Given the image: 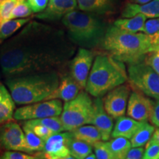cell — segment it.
Returning a JSON list of instances; mask_svg holds the SVG:
<instances>
[{
  "instance_id": "obj_15",
  "label": "cell",
  "mask_w": 159,
  "mask_h": 159,
  "mask_svg": "<svg viewBox=\"0 0 159 159\" xmlns=\"http://www.w3.org/2000/svg\"><path fill=\"white\" fill-rule=\"evenodd\" d=\"M152 101L138 92L130 94L128 102V116L139 122H147L150 114Z\"/></svg>"
},
{
  "instance_id": "obj_34",
  "label": "cell",
  "mask_w": 159,
  "mask_h": 159,
  "mask_svg": "<svg viewBox=\"0 0 159 159\" xmlns=\"http://www.w3.org/2000/svg\"><path fill=\"white\" fill-rule=\"evenodd\" d=\"M142 158L159 159V143L150 139L147 144Z\"/></svg>"
},
{
  "instance_id": "obj_14",
  "label": "cell",
  "mask_w": 159,
  "mask_h": 159,
  "mask_svg": "<svg viewBox=\"0 0 159 159\" xmlns=\"http://www.w3.org/2000/svg\"><path fill=\"white\" fill-rule=\"evenodd\" d=\"M77 6V0H49L46 8L35 16L44 21H57L69 12L75 11Z\"/></svg>"
},
{
  "instance_id": "obj_33",
  "label": "cell",
  "mask_w": 159,
  "mask_h": 159,
  "mask_svg": "<svg viewBox=\"0 0 159 159\" xmlns=\"http://www.w3.org/2000/svg\"><path fill=\"white\" fill-rule=\"evenodd\" d=\"M18 0H2L0 1V24L10 19V16Z\"/></svg>"
},
{
  "instance_id": "obj_36",
  "label": "cell",
  "mask_w": 159,
  "mask_h": 159,
  "mask_svg": "<svg viewBox=\"0 0 159 159\" xmlns=\"http://www.w3.org/2000/svg\"><path fill=\"white\" fill-rule=\"evenodd\" d=\"M1 159H34L36 158L35 156L25 153L21 151L7 150L4 152L2 154L0 155Z\"/></svg>"
},
{
  "instance_id": "obj_24",
  "label": "cell",
  "mask_w": 159,
  "mask_h": 159,
  "mask_svg": "<svg viewBox=\"0 0 159 159\" xmlns=\"http://www.w3.org/2000/svg\"><path fill=\"white\" fill-rule=\"evenodd\" d=\"M107 143L115 159L125 158L128 151L132 148L130 141L125 137H114Z\"/></svg>"
},
{
  "instance_id": "obj_10",
  "label": "cell",
  "mask_w": 159,
  "mask_h": 159,
  "mask_svg": "<svg viewBox=\"0 0 159 159\" xmlns=\"http://www.w3.org/2000/svg\"><path fill=\"white\" fill-rule=\"evenodd\" d=\"M94 54L88 49L80 47L70 63L71 76L81 89L85 88L87 79L93 65Z\"/></svg>"
},
{
  "instance_id": "obj_41",
  "label": "cell",
  "mask_w": 159,
  "mask_h": 159,
  "mask_svg": "<svg viewBox=\"0 0 159 159\" xmlns=\"http://www.w3.org/2000/svg\"><path fill=\"white\" fill-rule=\"evenodd\" d=\"M131 2L133 3H136V4H145L150 2L152 0H130Z\"/></svg>"
},
{
  "instance_id": "obj_3",
  "label": "cell",
  "mask_w": 159,
  "mask_h": 159,
  "mask_svg": "<svg viewBox=\"0 0 159 159\" xmlns=\"http://www.w3.org/2000/svg\"><path fill=\"white\" fill-rule=\"evenodd\" d=\"M6 85L16 104L28 105L45 100L58 86L57 71L35 73L6 78Z\"/></svg>"
},
{
  "instance_id": "obj_20",
  "label": "cell",
  "mask_w": 159,
  "mask_h": 159,
  "mask_svg": "<svg viewBox=\"0 0 159 159\" xmlns=\"http://www.w3.org/2000/svg\"><path fill=\"white\" fill-rule=\"evenodd\" d=\"M71 132L72 133L74 138L89 143L91 145L94 144L102 139L98 128L94 125H90L89 124L80 126Z\"/></svg>"
},
{
  "instance_id": "obj_38",
  "label": "cell",
  "mask_w": 159,
  "mask_h": 159,
  "mask_svg": "<svg viewBox=\"0 0 159 159\" xmlns=\"http://www.w3.org/2000/svg\"><path fill=\"white\" fill-rule=\"evenodd\" d=\"M33 13H38L46 8L48 0H27Z\"/></svg>"
},
{
  "instance_id": "obj_22",
  "label": "cell",
  "mask_w": 159,
  "mask_h": 159,
  "mask_svg": "<svg viewBox=\"0 0 159 159\" xmlns=\"http://www.w3.org/2000/svg\"><path fill=\"white\" fill-rule=\"evenodd\" d=\"M30 21V19L29 18H21L17 19H8L0 24V44L14 35Z\"/></svg>"
},
{
  "instance_id": "obj_35",
  "label": "cell",
  "mask_w": 159,
  "mask_h": 159,
  "mask_svg": "<svg viewBox=\"0 0 159 159\" xmlns=\"http://www.w3.org/2000/svg\"><path fill=\"white\" fill-rule=\"evenodd\" d=\"M144 61L159 75V47L149 52Z\"/></svg>"
},
{
  "instance_id": "obj_11",
  "label": "cell",
  "mask_w": 159,
  "mask_h": 159,
  "mask_svg": "<svg viewBox=\"0 0 159 159\" xmlns=\"http://www.w3.org/2000/svg\"><path fill=\"white\" fill-rule=\"evenodd\" d=\"M0 149L25 152V133L15 122L0 125Z\"/></svg>"
},
{
  "instance_id": "obj_8",
  "label": "cell",
  "mask_w": 159,
  "mask_h": 159,
  "mask_svg": "<svg viewBox=\"0 0 159 159\" xmlns=\"http://www.w3.org/2000/svg\"><path fill=\"white\" fill-rule=\"evenodd\" d=\"M63 111L62 101L60 99H52L26 105L14 111L15 120H30L49 116H60Z\"/></svg>"
},
{
  "instance_id": "obj_43",
  "label": "cell",
  "mask_w": 159,
  "mask_h": 159,
  "mask_svg": "<svg viewBox=\"0 0 159 159\" xmlns=\"http://www.w3.org/2000/svg\"><path fill=\"white\" fill-rule=\"evenodd\" d=\"M0 78H1V74H0Z\"/></svg>"
},
{
  "instance_id": "obj_32",
  "label": "cell",
  "mask_w": 159,
  "mask_h": 159,
  "mask_svg": "<svg viewBox=\"0 0 159 159\" xmlns=\"http://www.w3.org/2000/svg\"><path fill=\"white\" fill-rule=\"evenodd\" d=\"M96 158L98 159H115L109 148L108 143L99 141L93 144Z\"/></svg>"
},
{
  "instance_id": "obj_21",
  "label": "cell",
  "mask_w": 159,
  "mask_h": 159,
  "mask_svg": "<svg viewBox=\"0 0 159 159\" xmlns=\"http://www.w3.org/2000/svg\"><path fill=\"white\" fill-rule=\"evenodd\" d=\"M147 16L142 13H139L134 16L130 18H122L117 19L114 25L123 30L130 32V33H138L142 32Z\"/></svg>"
},
{
  "instance_id": "obj_16",
  "label": "cell",
  "mask_w": 159,
  "mask_h": 159,
  "mask_svg": "<svg viewBox=\"0 0 159 159\" xmlns=\"http://www.w3.org/2000/svg\"><path fill=\"white\" fill-rule=\"evenodd\" d=\"M80 89V87L71 75H67L60 80L58 86L45 100L60 99L64 102H68L77 96Z\"/></svg>"
},
{
  "instance_id": "obj_44",
  "label": "cell",
  "mask_w": 159,
  "mask_h": 159,
  "mask_svg": "<svg viewBox=\"0 0 159 159\" xmlns=\"http://www.w3.org/2000/svg\"><path fill=\"white\" fill-rule=\"evenodd\" d=\"M0 1H2V0H0Z\"/></svg>"
},
{
  "instance_id": "obj_13",
  "label": "cell",
  "mask_w": 159,
  "mask_h": 159,
  "mask_svg": "<svg viewBox=\"0 0 159 159\" xmlns=\"http://www.w3.org/2000/svg\"><path fill=\"white\" fill-rule=\"evenodd\" d=\"M93 106L94 111L91 124L98 128L102 136V140L106 142L111 139L114 128L113 118L105 111L103 100L101 97H96L93 100Z\"/></svg>"
},
{
  "instance_id": "obj_25",
  "label": "cell",
  "mask_w": 159,
  "mask_h": 159,
  "mask_svg": "<svg viewBox=\"0 0 159 159\" xmlns=\"http://www.w3.org/2000/svg\"><path fill=\"white\" fill-rule=\"evenodd\" d=\"M25 139V152L27 153L42 152L45 142L39 138L33 131L27 127L23 126Z\"/></svg>"
},
{
  "instance_id": "obj_18",
  "label": "cell",
  "mask_w": 159,
  "mask_h": 159,
  "mask_svg": "<svg viewBox=\"0 0 159 159\" xmlns=\"http://www.w3.org/2000/svg\"><path fill=\"white\" fill-rule=\"evenodd\" d=\"M146 122H139L131 117L120 116L116 118V123L113 128L111 137H125L130 139Z\"/></svg>"
},
{
  "instance_id": "obj_37",
  "label": "cell",
  "mask_w": 159,
  "mask_h": 159,
  "mask_svg": "<svg viewBox=\"0 0 159 159\" xmlns=\"http://www.w3.org/2000/svg\"><path fill=\"white\" fill-rule=\"evenodd\" d=\"M149 119L154 126L159 127V99H156L154 102L152 101V108H151Z\"/></svg>"
},
{
  "instance_id": "obj_23",
  "label": "cell",
  "mask_w": 159,
  "mask_h": 159,
  "mask_svg": "<svg viewBox=\"0 0 159 159\" xmlns=\"http://www.w3.org/2000/svg\"><path fill=\"white\" fill-rule=\"evenodd\" d=\"M15 104L10 92L4 86L2 98L0 100V125L13 119Z\"/></svg>"
},
{
  "instance_id": "obj_42",
  "label": "cell",
  "mask_w": 159,
  "mask_h": 159,
  "mask_svg": "<svg viewBox=\"0 0 159 159\" xmlns=\"http://www.w3.org/2000/svg\"><path fill=\"white\" fill-rule=\"evenodd\" d=\"M87 158V159H89V158H92V159H95V158H96V156H95V154H94V153H92V152H91V153H90L89 155L88 156L86 157V158Z\"/></svg>"
},
{
  "instance_id": "obj_26",
  "label": "cell",
  "mask_w": 159,
  "mask_h": 159,
  "mask_svg": "<svg viewBox=\"0 0 159 159\" xmlns=\"http://www.w3.org/2000/svg\"><path fill=\"white\" fill-rule=\"evenodd\" d=\"M155 131L153 125L144 122L142 127L130 139V143L132 148L136 147H144L152 138Z\"/></svg>"
},
{
  "instance_id": "obj_4",
  "label": "cell",
  "mask_w": 159,
  "mask_h": 159,
  "mask_svg": "<svg viewBox=\"0 0 159 159\" xmlns=\"http://www.w3.org/2000/svg\"><path fill=\"white\" fill-rule=\"evenodd\" d=\"M128 80L122 62L109 55H98L89 72L85 91L94 97H102Z\"/></svg>"
},
{
  "instance_id": "obj_1",
  "label": "cell",
  "mask_w": 159,
  "mask_h": 159,
  "mask_svg": "<svg viewBox=\"0 0 159 159\" xmlns=\"http://www.w3.org/2000/svg\"><path fill=\"white\" fill-rule=\"evenodd\" d=\"M71 52L62 32L30 21L17 34L0 44V67L6 78L57 71Z\"/></svg>"
},
{
  "instance_id": "obj_29",
  "label": "cell",
  "mask_w": 159,
  "mask_h": 159,
  "mask_svg": "<svg viewBox=\"0 0 159 159\" xmlns=\"http://www.w3.org/2000/svg\"><path fill=\"white\" fill-rule=\"evenodd\" d=\"M33 122L37 123V124L42 125L43 126L47 127L52 131L54 134L65 131L63 125L61 122V118L57 116H49L45 118L30 119Z\"/></svg>"
},
{
  "instance_id": "obj_6",
  "label": "cell",
  "mask_w": 159,
  "mask_h": 159,
  "mask_svg": "<svg viewBox=\"0 0 159 159\" xmlns=\"http://www.w3.org/2000/svg\"><path fill=\"white\" fill-rule=\"evenodd\" d=\"M93 111V101L88 92L80 91L75 99L65 102L60 117L65 131H71L82 125L91 124Z\"/></svg>"
},
{
  "instance_id": "obj_31",
  "label": "cell",
  "mask_w": 159,
  "mask_h": 159,
  "mask_svg": "<svg viewBox=\"0 0 159 159\" xmlns=\"http://www.w3.org/2000/svg\"><path fill=\"white\" fill-rule=\"evenodd\" d=\"M23 126L27 127V128L30 129L32 131H33L35 133V134H36L39 138H41L44 142L47 141L52 135L54 134V133L50 129L43 126L42 125L33 122L31 120L25 121Z\"/></svg>"
},
{
  "instance_id": "obj_9",
  "label": "cell",
  "mask_w": 159,
  "mask_h": 159,
  "mask_svg": "<svg viewBox=\"0 0 159 159\" xmlns=\"http://www.w3.org/2000/svg\"><path fill=\"white\" fill-rule=\"evenodd\" d=\"M73 137L74 136L71 131L52 134L45 141L41 156H43L44 158L50 159L75 158L70 154L69 149V142Z\"/></svg>"
},
{
  "instance_id": "obj_17",
  "label": "cell",
  "mask_w": 159,
  "mask_h": 159,
  "mask_svg": "<svg viewBox=\"0 0 159 159\" xmlns=\"http://www.w3.org/2000/svg\"><path fill=\"white\" fill-rule=\"evenodd\" d=\"M142 13L148 18L159 17V0H152L145 4L130 2L125 5L122 11V18H130Z\"/></svg>"
},
{
  "instance_id": "obj_40",
  "label": "cell",
  "mask_w": 159,
  "mask_h": 159,
  "mask_svg": "<svg viewBox=\"0 0 159 159\" xmlns=\"http://www.w3.org/2000/svg\"><path fill=\"white\" fill-rule=\"evenodd\" d=\"M151 139L155 141V142L159 143V128H157L156 130L154 131V133H153V134H152Z\"/></svg>"
},
{
  "instance_id": "obj_5",
  "label": "cell",
  "mask_w": 159,
  "mask_h": 159,
  "mask_svg": "<svg viewBox=\"0 0 159 159\" xmlns=\"http://www.w3.org/2000/svg\"><path fill=\"white\" fill-rule=\"evenodd\" d=\"M72 43L85 49L100 45L108 27L99 18L88 12L72 11L62 18Z\"/></svg>"
},
{
  "instance_id": "obj_19",
  "label": "cell",
  "mask_w": 159,
  "mask_h": 159,
  "mask_svg": "<svg viewBox=\"0 0 159 159\" xmlns=\"http://www.w3.org/2000/svg\"><path fill=\"white\" fill-rule=\"evenodd\" d=\"M77 2L81 11L95 14L111 13L115 7V0H77Z\"/></svg>"
},
{
  "instance_id": "obj_30",
  "label": "cell",
  "mask_w": 159,
  "mask_h": 159,
  "mask_svg": "<svg viewBox=\"0 0 159 159\" xmlns=\"http://www.w3.org/2000/svg\"><path fill=\"white\" fill-rule=\"evenodd\" d=\"M33 13L27 0H18L16 5L11 12L9 19L27 18L31 16Z\"/></svg>"
},
{
  "instance_id": "obj_12",
  "label": "cell",
  "mask_w": 159,
  "mask_h": 159,
  "mask_svg": "<svg viewBox=\"0 0 159 159\" xmlns=\"http://www.w3.org/2000/svg\"><path fill=\"white\" fill-rule=\"evenodd\" d=\"M130 93V88L122 84L107 93L103 105L106 112L112 118L116 119L125 115Z\"/></svg>"
},
{
  "instance_id": "obj_39",
  "label": "cell",
  "mask_w": 159,
  "mask_h": 159,
  "mask_svg": "<svg viewBox=\"0 0 159 159\" xmlns=\"http://www.w3.org/2000/svg\"><path fill=\"white\" fill-rule=\"evenodd\" d=\"M145 149L143 147H136L130 148L127 153L125 158L126 159H140L143 158Z\"/></svg>"
},
{
  "instance_id": "obj_2",
  "label": "cell",
  "mask_w": 159,
  "mask_h": 159,
  "mask_svg": "<svg viewBox=\"0 0 159 159\" xmlns=\"http://www.w3.org/2000/svg\"><path fill=\"white\" fill-rule=\"evenodd\" d=\"M100 45L110 56L129 64L142 62L152 50L148 35L123 30L115 25L107 28Z\"/></svg>"
},
{
  "instance_id": "obj_27",
  "label": "cell",
  "mask_w": 159,
  "mask_h": 159,
  "mask_svg": "<svg viewBox=\"0 0 159 159\" xmlns=\"http://www.w3.org/2000/svg\"><path fill=\"white\" fill-rule=\"evenodd\" d=\"M70 154L77 159H84L92 152V145L73 137L69 142Z\"/></svg>"
},
{
  "instance_id": "obj_7",
  "label": "cell",
  "mask_w": 159,
  "mask_h": 159,
  "mask_svg": "<svg viewBox=\"0 0 159 159\" xmlns=\"http://www.w3.org/2000/svg\"><path fill=\"white\" fill-rule=\"evenodd\" d=\"M128 79L135 88L147 97L159 99V75L144 62L130 64L128 69Z\"/></svg>"
},
{
  "instance_id": "obj_28",
  "label": "cell",
  "mask_w": 159,
  "mask_h": 159,
  "mask_svg": "<svg viewBox=\"0 0 159 159\" xmlns=\"http://www.w3.org/2000/svg\"><path fill=\"white\" fill-rule=\"evenodd\" d=\"M143 33L148 35L152 50L159 47V17L152 18L145 21Z\"/></svg>"
}]
</instances>
